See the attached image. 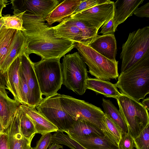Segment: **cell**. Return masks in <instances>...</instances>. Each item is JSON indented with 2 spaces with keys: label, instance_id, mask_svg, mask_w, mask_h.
<instances>
[{
  "label": "cell",
  "instance_id": "cell-1",
  "mask_svg": "<svg viewBox=\"0 0 149 149\" xmlns=\"http://www.w3.org/2000/svg\"><path fill=\"white\" fill-rule=\"evenodd\" d=\"M22 19L27 37L26 54L34 53L42 59H60L74 48L73 42L56 37L52 26L47 25L42 18L26 11Z\"/></svg>",
  "mask_w": 149,
  "mask_h": 149
},
{
  "label": "cell",
  "instance_id": "cell-2",
  "mask_svg": "<svg viewBox=\"0 0 149 149\" xmlns=\"http://www.w3.org/2000/svg\"><path fill=\"white\" fill-rule=\"evenodd\" d=\"M115 84L120 93L139 102L149 93V56L120 73Z\"/></svg>",
  "mask_w": 149,
  "mask_h": 149
},
{
  "label": "cell",
  "instance_id": "cell-3",
  "mask_svg": "<svg viewBox=\"0 0 149 149\" xmlns=\"http://www.w3.org/2000/svg\"><path fill=\"white\" fill-rule=\"evenodd\" d=\"M74 48L88 65L89 72L96 78L109 81L118 77V61L114 62L108 59L88 45L81 42L75 43Z\"/></svg>",
  "mask_w": 149,
  "mask_h": 149
},
{
  "label": "cell",
  "instance_id": "cell-4",
  "mask_svg": "<svg viewBox=\"0 0 149 149\" xmlns=\"http://www.w3.org/2000/svg\"><path fill=\"white\" fill-rule=\"evenodd\" d=\"M122 48L120 56V72L127 70L143 58L149 56V26L130 33Z\"/></svg>",
  "mask_w": 149,
  "mask_h": 149
},
{
  "label": "cell",
  "instance_id": "cell-5",
  "mask_svg": "<svg viewBox=\"0 0 149 149\" xmlns=\"http://www.w3.org/2000/svg\"><path fill=\"white\" fill-rule=\"evenodd\" d=\"M61 67L62 84L78 95H83L88 77L86 66L78 52L64 56Z\"/></svg>",
  "mask_w": 149,
  "mask_h": 149
},
{
  "label": "cell",
  "instance_id": "cell-6",
  "mask_svg": "<svg viewBox=\"0 0 149 149\" xmlns=\"http://www.w3.org/2000/svg\"><path fill=\"white\" fill-rule=\"evenodd\" d=\"M60 58L42 59L34 63V70L40 92L47 97L57 93L62 84Z\"/></svg>",
  "mask_w": 149,
  "mask_h": 149
},
{
  "label": "cell",
  "instance_id": "cell-7",
  "mask_svg": "<svg viewBox=\"0 0 149 149\" xmlns=\"http://www.w3.org/2000/svg\"><path fill=\"white\" fill-rule=\"evenodd\" d=\"M119 111L134 139L149 124L148 111L140 102L122 94L116 99Z\"/></svg>",
  "mask_w": 149,
  "mask_h": 149
},
{
  "label": "cell",
  "instance_id": "cell-8",
  "mask_svg": "<svg viewBox=\"0 0 149 149\" xmlns=\"http://www.w3.org/2000/svg\"><path fill=\"white\" fill-rule=\"evenodd\" d=\"M58 95L63 109L74 120H85L101 130L105 114L100 108L70 96L60 94Z\"/></svg>",
  "mask_w": 149,
  "mask_h": 149
},
{
  "label": "cell",
  "instance_id": "cell-9",
  "mask_svg": "<svg viewBox=\"0 0 149 149\" xmlns=\"http://www.w3.org/2000/svg\"><path fill=\"white\" fill-rule=\"evenodd\" d=\"M58 94L43 98L36 108L58 128V131L65 132L71 127L75 120L63 109Z\"/></svg>",
  "mask_w": 149,
  "mask_h": 149
},
{
  "label": "cell",
  "instance_id": "cell-10",
  "mask_svg": "<svg viewBox=\"0 0 149 149\" xmlns=\"http://www.w3.org/2000/svg\"><path fill=\"white\" fill-rule=\"evenodd\" d=\"M114 12V2L111 1L96 5L69 17L84 22L98 30L107 20L113 16Z\"/></svg>",
  "mask_w": 149,
  "mask_h": 149
},
{
  "label": "cell",
  "instance_id": "cell-11",
  "mask_svg": "<svg viewBox=\"0 0 149 149\" xmlns=\"http://www.w3.org/2000/svg\"><path fill=\"white\" fill-rule=\"evenodd\" d=\"M19 56L20 68L29 90L27 106L31 107H36L41 102L43 98L35 72L34 63L30 60L29 55L24 52Z\"/></svg>",
  "mask_w": 149,
  "mask_h": 149
},
{
  "label": "cell",
  "instance_id": "cell-12",
  "mask_svg": "<svg viewBox=\"0 0 149 149\" xmlns=\"http://www.w3.org/2000/svg\"><path fill=\"white\" fill-rule=\"evenodd\" d=\"M14 15L26 11L43 18L45 20L48 15L60 3L58 0H11Z\"/></svg>",
  "mask_w": 149,
  "mask_h": 149
},
{
  "label": "cell",
  "instance_id": "cell-13",
  "mask_svg": "<svg viewBox=\"0 0 149 149\" xmlns=\"http://www.w3.org/2000/svg\"><path fill=\"white\" fill-rule=\"evenodd\" d=\"M3 75L0 74V123L1 131L8 127L20 103L14 99H11L6 91Z\"/></svg>",
  "mask_w": 149,
  "mask_h": 149
},
{
  "label": "cell",
  "instance_id": "cell-14",
  "mask_svg": "<svg viewBox=\"0 0 149 149\" xmlns=\"http://www.w3.org/2000/svg\"><path fill=\"white\" fill-rule=\"evenodd\" d=\"M88 45L108 59L114 62L117 61L116 41L114 34L98 35Z\"/></svg>",
  "mask_w": 149,
  "mask_h": 149
},
{
  "label": "cell",
  "instance_id": "cell-15",
  "mask_svg": "<svg viewBox=\"0 0 149 149\" xmlns=\"http://www.w3.org/2000/svg\"><path fill=\"white\" fill-rule=\"evenodd\" d=\"M19 107L33 123L36 134L42 135L58 130V128L36 110V107L22 104Z\"/></svg>",
  "mask_w": 149,
  "mask_h": 149
},
{
  "label": "cell",
  "instance_id": "cell-16",
  "mask_svg": "<svg viewBox=\"0 0 149 149\" xmlns=\"http://www.w3.org/2000/svg\"><path fill=\"white\" fill-rule=\"evenodd\" d=\"M5 131L8 135L9 149H26L31 146L32 141L25 138L21 132L17 110Z\"/></svg>",
  "mask_w": 149,
  "mask_h": 149
},
{
  "label": "cell",
  "instance_id": "cell-17",
  "mask_svg": "<svg viewBox=\"0 0 149 149\" xmlns=\"http://www.w3.org/2000/svg\"><path fill=\"white\" fill-rule=\"evenodd\" d=\"M144 0H117L114 2L113 22L116 31L118 26L132 16Z\"/></svg>",
  "mask_w": 149,
  "mask_h": 149
},
{
  "label": "cell",
  "instance_id": "cell-18",
  "mask_svg": "<svg viewBox=\"0 0 149 149\" xmlns=\"http://www.w3.org/2000/svg\"><path fill=\"white\" fill-rule=\"evenodd\" d=\"M20 63L19 56L13 61L3 74L7 89L13 95L14 99L22 104L20 92L19 70Z\"/></svg>",
  "mask_w": 149,
  "mask_h": 149
},
{
  "label": "cell",
  "instance_id": "cell-19",
  "mask_svg": "<svg viewBox=\"0 0 149 149\" xmlns=\"http://www.w3.org/2000/svg\"><path fill=\"white\" fill-rule=\"evenodd\" d=\"M81 0H65L58 5L47 16L45 20L49 25L61 23L65 18L72 15Z\"/></svg>",
  "mask_w": 149,
  "mask_h": 149
},
{
  "label": "cell",
  "instance_id": "cell-20",
  "mask_svg": "<svg viewBox=\"0 0 149 149\" xmlns=\"http://www.w3.org/2000/svg\"><path fill=\"white\" fill-rule=\"evenodd\" d=\"M86 88L107 97L116 99L121 95L115 84L109 81L101 80L96 78H88L86 81Z\"/></svg>",
  "mask_w": 149,
  "mask_h": 149
},
{
  "label": "cell",
  "instance_id": "cell-21",
  "mask_svg": "<svg viewBox=\"0 0 149 149\" xmlns=\"http://www.w3.org/2000/svg\"><path fill=\"white\" fill-rule=\"evenodd\" d=\"M27 37L22 31L18 30L9 53L0 69L3 74L14 60L24 52Z\"/></svg>",
  "mask_w": 149,
  "mask_h": 149
},
{
  "label": "cell",
  "instance_id": "cell-22",
  "mask_svg": "<svg viewBox=\"0 0 149 149\" xmlns=\"http://www.w3.org/2000/svg\"><path fill=\"white\" fill-rule=\"evenodd\" d=\"M65 132L70 137L77 138L92 135L104 136L99 129L84 120H75L71 127Z\"/></svg>",
  "mask_w": 149,
  "mask_h": 149
},
{
  "label": "cell",
  "instance_id": "cell-23",
  "mask_svg": "<svg viewBox=\"0 0 149 149\" xmlns=\"http://www.w3.org/2000/svg\"><path fill=\"white\" fill-rule=\"evenodd\" d=\"M85 149H120L112 144L104 136L92 135L83 137H71Z\"/></svg>",
  "mask_w": 149,
  "mask_h": 149
},
{
  "label": "cell",
  "instance_id": "cell-24",
  "mask_svg": "<svg viewBox=\"0 0 149 149\" xmlns=\"http://www.w3.org/2000/svg\"><path fill=\"white\" fill-rule=\"evenodd\" d=\"M54 36L72 41L84 43L83 36L81 31L76 26L61 22L56 26H52Z\"/></svg>",
  "mask_w": 149,
  "mask_h": 149
},
{
  "label": "cell",
  "instance_id": "cell-25",
  "mask_svg": "<svg viewBox=\"0 0 149 149\" xmlns=\"http://www.w3.org/2000/svg\"><path fill=\"white\" fill-rule=\"evenodd\" d=\"M18 31L6 28L3 25L0 29V69L9 53Z\"/></svg>",
  "mask_w": 149,
  "mask_h": 149
},
{
  "label": "cell",
  "instance_id": "cell-26",
  "mask_svg": "<svg viewBox=\"0 0 149 149\" xmlns=\"http://www.w3.org/2000/svg\"><path fill=\"white\" fill-rule=\"evenodd\" d=\"M101 130L104 136L112 144L119 147L123 135L122 131L109 117L105 114L104 119L102 123Z\"/></svg>",
  "mask_w": 149,
  "mask_h": 149
},
{
  "label": "cell",
  "instance_id": "cell-27",
  "mask_svg": "<svg viewBox=\"0 0 149 149\" xmlns=\"http://www.w3.org/2000/svg\"><path fill=\"white\" fill-rule=\"evenodd\" d=\"M61 22L74 26L82 32L84 44L88 45L98 35V30L83 22L72 18L70 17L64 19Z\"/></svg>",
  "mask_w": 149,
  "mask_h": 149
},
{
  "label": "cell",
  "instance_id": "cell-28",
  "mask_svg": "<svg viewBox=\"0 0 149 149\" xmlns=\"http://www.w3.org/2000/svg\"><path fill=\"white\" fill-rule=\"evenodd\" d=\"M102 105L104 113L120 128L123 135L127 132V128L125 120L117 107L109 100L103 98Z\"/></svg>",
  "mask_w": 149,
  "mask_h": 149
},
{
  "label": "cell",
  "instance_id": "cell-29",
  "mask_svg": "<svg viewBox=\"0 0 149 149\" xmlns=\"http://www.w3.org/2000/svg\"><path fill=\"white\" fill-rule=\"evenodd\" d=\"M17 111L19 116L20 128L21 133L25 138L32 141L36 134L34 125L25 112L19 107Z\"/></svg>",
  "mask_w": 149,
  "mask_h": 149
},
{
  "label": "cell",
  "instance_id": "cell-30",
  "mask_svg": "<svg viewBox=\"0 0 149 149\" xmlns=\"http://www.w3.org/2000/svg\"><path fill=\"white\" fill-rule=\"evenodd\" d=\"M53 143L66 146L71 149H85L68 134L58 131L52 135L51 144Z\"/></svg>",
  "mask_w": 149,
  "mask_h": 149
},
{
  "label": "cell",
  "instance_id": "cell-31",
  "mask_svg": "<svg viewBox=\"0 0 149 149\" xmlns=\"http://www.w3.org/2000/svg\"><path fill=\"white\" fill-rule=\"evenodd\" d=\"M24 12L12 16L9 14L4 15L3 16V25L7 29L24 31L25 29L22 26L23 20L22 19Z\"/></svg>",
  "mask_w": 149,
  "mask_h": 149
},
{
  "label": "cell",
  "instance_id": "cell-32",
  "mask_svg": "<svg viewBox=\"0 0 149 149\" xmlns=\"http://www.w3.org/2000/svg\"><path fill=\"white\" fill-rule=\"evenodd\" d=\"M133 141L136 149H149V124Z\"/></svg>",
  "mask_w": 149,
  "mask_h": 149
},
{
  "label": "cell",
  "instance_id": "cell-33",
  "mask_svg": "<svg viewBox=\"0 0 149 149\" xmlns=\"http://www.w3.org/2000/svg\"><path fill=\"white\" fill-rule=\"evenodd\" d=\"M19 86L22 104L28 105L29 97V90L25 78L20 68V65L19 70Z\"/></svg>",
  "mask_w": 149,
  "mask_h": 149
},
{
  "label": "cell",
  "instance_id": "cell-34",
  "mask_svg": "<svg viewBox=\"0 0 149 149\" xmlns=\"http://www.w3.org/2000/svg\"><path fill=\"white\" fill-rule=\"evenodd\" d=\"M110 1L109 0H81L72 15L78 13L96 5Z\"/></svg>",
  "mask_w": 149,
  "mask_h": 149
},
{
  "label": "cell",
  "instance_id": "cell-35",
  "mask_svg": "<svg viewBox=\"0 0 149 149\" xmlns=\"http://www.w3.org/2000/svg\"><path fill=\"white\" fill-rule=\"evenodd\" d=\"M134 138L128 130L123 134L120 141L119 147L120 149H133L134 147Z\"/></svg>",
  "mask_w": 149,
  "mask_h": 149
},
{
  "label": "cell",
  "instance_id": "cell-36",
  "mask_svg": "<svg viewBox=\"0 0 149 149\" xmlns=\"http://www.w3.org/2000/svg\"><path fill=\"white\" fill-rule=\"evenodd\" d=\"M52 135L51 133L42 135L36 143V146L33 149H47L50 145Z\"/></svg>",
  "mask_w": 149,
  "mask_h": 149
},
{
  "label": "cell",
  "instance_id": "cell-37",
  "mask_svg": "<svg viewBox=\"0 0 149 149\" xmlns=\"http://www.w3.org/2000/svg\"><path fill=\"white\" fill-rule=\"evenodd\" d=\"M113 17L107 20L102 26L100 33L103 35L114 34L115 31L113 22Z\"/></svg>",
  "mask_w": 149,
  "mask_h": 149
},
{
  "label": "cell",
  "instance_id": "cell-38",
  "mask_svg": "<svg viewBox=\"0 0 149 149\" xmlns=\"http://www.w3.org/2000/svg\"><path fill=\"white\" fill-rule=\"evenodd\" d=\"M133 14L139 17H149V2L138 8Z\"/></svg>",
  "mask_w": 149,
  "mask_h": 149
},
{
  "label": "cell",
  "instance_id": "cell-39",
  "mask_svg": "<svg viewBox=\"0 0 149 149\" xmlns=\"http://www.w3.org/2000/svg\"><path fill=\"white\" fill-rule=\"evenodd\" d=\"M0 149H9L8 135L5 130L0 133Z\"/></svg>",
  "mask_w": 149,
  "mask_h": 149
},
{
  "label": "cell",
  "instance_id": "cell-40",
  "mask_svg": "<svg viewBox=\"0 0 149 149\" xmlns=\"http://www.w3.org/2000/svg\"><path fill=\"white\" fill-rule=\"evenodd\" d=\"M141 104L148 111L149 110V97L144 99Z\"/></svg>",
  "mask_w": 149,
  "mask_h": 149
},
{
  "label": "cell",
  "instance_id": "cell-41",
  "mask_svg": "<svg viewBox=\"0 0 149 149\" xmlns=\"http://www.w3.org/2000/svg\"><path fill=\"white\" fill-rule=\"evenodd\" d=\"M60 148L63 149V146L57 143H53L50 145L48 149H59Z\"/></svg>",
  "mask_w": 149,
  "mask_h": 149
},
{
  "label": "cell",
  "instance_id": "cell-42",
  "mask_svg": "<svg viewBox=\"0 0 149 149\" xmlns=\"http://www.w3.org/2000/svg\"><path fill=\"white\" fill-rule=\"evenodd\" d=\"M8 1L7 0H0V8L3 10L6 7Z\"/></svg>",
  "mask_w": 149,
  "mask_h": 149
},
{
  "label": "cell",
  "instance_id": "cell-43",
  "mask_svg": "<svg viewBox=\"0 0 149 149\" xmlns=\"http://www.w3.org/2000/svg\"><path fill=\"white\" fill-rule=\"evenodd\" d=\"M3 16H2L0 17V29L3 25Z\"/></svg>",
  "mask_w": 149,
  "mask_h": 149
},
{
  "label": "cell",
  "instance_id": "cell-44",
  "mask_svg": "<svg viewBox=\"0 0 149 149\" xmlns=\"http://www.w3.org/2000/svg\"><path fill=\"white\" fill-rule=\"evenodd\" d=\"M2 9L0 8V17L2 16V15H1V13H2Z\"/></svg>",
  "mask_w": 149,
  "mask_h": 149
},
{
  "label": "cell",
  "instance_id": "cell-45",
  "mask_svg": "<svg viewBox=\"0 0 149 149\" xmlns=\"http://www.w3.org/2000/svg\"><path fill=\"white\" fill-rule=\"evenodd\" d=\"M26 149H33V148L31 147V146H29Z\"/></svg>",
  "mask_w": 149,
  "mask_h": 149
},
{
  "label": "cell",
  "instance_id": "cell-46",
  "mask_svg": "<svg viewBox=\"0 0 149 149\" xmlns=\"http://www.w3.org/2000/svg\"><path fill=\"white\" fill-rule=\"evenodd\" d=\"M1 124L0 123V133L1 131Z\"/></svg>",
  "mask_w": 149,
  "mask_h": 149
}]
</instances>
